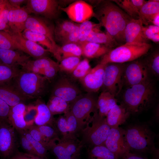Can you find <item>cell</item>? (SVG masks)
Wrapping results in <instances>:
<instances>
[{"label": "cell", "instance_id": "6da1fadb", "mask_svg": "<svg viewBox=\"0 0 159 159\" xmlns=\"http://www.w3.org/2000/svg\"><path fill=\"white\" fill-rule=\"evenodd\" d=\"M100 4L93 15L99 21V25L104 27L117 44L125 42V29L132 18L111 1Z\"/></svg>", "mask_w": 159, "mask_h": 159}, {"label": "cell", "instance_id": "7a4b0ae2", "mask_svg": "<svg viewBox=\"0 0 159 159\" xmlns=\"http://www.w3.org/2000/svg\"><path fill=\"white\" fill-rule=\"evenodd\" d=\"M156 98L155 86L153 81L148 80L125 88L121 103L130 114H139L151 108Z\"/></svg>", "mask_w": 159, "mask_h": 159}, {"label": "cell", "instance_id": "3957f363", "mask_svg": "<svg viewBox=\"0 0 159 159\" xmlns=\"http://www.w3.org/2000/svg\"><path fill=\"white\" fill-rule=\"evenodd\" d=\"M125 130L130 152L142 155L150 153L153 155V159H159L158 151L154 143L155 134L148 125H132Z\"/></svg>", "mask_w": 159, "mask_h": 159}, {"label": "cell", "instance_id": "277c9868", "mask_svg": "<svg viewBox=\"0 0 159 159\" xmlns=\"http://www.w3.org/2000/svg\"><path fill=\"white\" fill-rule=\"evenodd\" d=\"M110 128L106 117L100 115L98 111L95 112L80 132L82 144L88 148L104 145Z\"/></svg>", "mask_w": 159, "mask_h": 159}, {"label": "cell", "instance_id": "5b68a950", "mask_svg": "<svg viewBox=\"0 0 159 159\" xmlns=\"http://www.w3.org/2000/svg\"><path fill=\"white\" fill-rule=\"evenodd\" d=\"M151 47L149 43H125L112 49L102 57L100 63H124L138 59L146 54Z\"/></svg>", "mask_w": 159, "mask_h": 159}, {"label": "cell", "instance_id": "8992f818", "mask_svg": "<svg viewBox=\"0 0 159 159\" xmlns=\"http://www.w3.org/2000/svg\"><path fill=\"white\" fill-rule=\"evenodd\" d=\"M14 79V85L29 99L39 97L43 94L48 80L42 75L23 70Z\"/></svg>", "mask_w": 159, "mask_h": 159}, {"label": "cell", "instance_id": "52a82bcc", "mask_svg": "<svg viewBox=\"0 0 159 159\" xmlns=\"http://www.w3.org/2000/svg\"><path fill=\"white\" fill-rule=\"evenodd\" d=\"M93 93L81 94L69 104L70 111L77 121L80 132L91 117V114L98 111L97 98Z\"/></svg>", "mask_w": 159, "mask_h": 159}, {"label": "cell", "instance_id": "ba28073f", "mask_svg": "<svg viewBox=\"0 0 159 159\" xmlns=\"http://www.w3.org/2000/svg\"><path fill=\"white\" fill-rule=\"evenodd\" d=\"M77 137L60 138L50 141L47 146L57 159H79L83 147Z\"/></svg>", "mask_w": 159, "mask_h": 159}, {"label": "cell", "instance_id": "9c48e42d", "mask_svg": "<svg viewBox=\"0 0 159 159\" xmlns=\"http://www.w3.org/2000/svg\"><path fill=\"white\" fill-rule=\"evenodd\" d=\"M125 64H106L101 87L102 91L108 92L115 97L120 93L123 87L122 77Z\"/></svg>", "mask_w": 159, "mask_h": 159}, {"label": "cell", "instance_id": "30bf717a", "mask_svg": "<svg viewBox=\"0 0 159 159\" xmlns=\"http://www.w3.org/2000/svg\"><path fill=\"white\" fill-rule=\"evenodd\" d=\"M150 74L143 60L136 59L125 63L122 77L123 87L126 88L150 79Z\"/></svg>", "mask_w": 159, "mask_h": 159}, {"label": "cell", "instance_id": "8fae6325", "mask_svg": "<svg viewBox=\"0 0 159 159\" xmlns=\"http://www.w3.org/2000/svg\"><path fill=\"white\" fill-rule=\"evenodd\" d=\"M16 130L8 121L0 122V156L9 159L16 152Z\"/></svg>", "mask_w": 159, "mask_h": 159}, {"label": "cell", "instance_id": "7c38bea8", "mask_svg": "<svg viewBox=\"0 0 159 159\" xmlns=\"http://www.w3.org/2000/svg\"><path fill=\"white\" fill-rule=\"evenodd\" d=\"M104 145L119 159L130 152L126 138L125 129L119 127L110 128Z\"/></svg>", "mask_w": 159, "mask_h": 159}, {"label": "cell", "instance_id": "4fadbf2b", "mask_svg": "<svg viewBox=\"0 0 159 159\" xmlns=\"http://www.w3.org/2000/svg\"><path fill=\"white\" fill-rule=\"evenodd\" d=\"M26 3L25 7L29 13L49 19L57 17L60 10L58 2L55 0H27Z\"/></svg>", "mask_w": 159, "mask_h": 159}, {"label": "cell", "instance_id": "5bb4252c", "mask_svg": "<svg viewBox=\"0 0 159 159\" xmlns=\"http://www.w3.org/2000/svg\"><path fill=\"white\" fill-rule=\"evenodd\" d=\"M16 44L18 50L22 51L36 59L47 57L49 52L41 45L24 38L21 33L8 31Z\"/></svg>", "mask_w": 159, "mask_h": 159}, {"label": "cell", "instance_id": "9a60e30c", "mask_svg": "<svg viewBox=\"0 0 159 159\" xmlns=\"http://www.w3.org/2000/svg\"><path fill=\"white\" fill-rule=\"evenodd\" d=\"M59 9L65 13L72 21L80 23L88 20L94 13L92 7L82 0L74 1L65 7H60Z\"/></svg>", "mask_w": 159, "mask_h": 159}, {"label": "cell", "instance_id": "2e32d148", "mask_svg": "<svg viewBox=\"0 0 159 159\" xmlns=\"http://www.w3.org/2000/svg\"><path fill=\"white\" fill-rule=\"evenodd\" d=\"M54 125L62 138L77 137L80 132L77 121L70 110L55 120Z\"/></svg>", "mask_w": 159, "mask_h": 159}, {"label": "cell", "instance_id": "e0dca14e", "mask_svg": "<svg viewBox=\"0 0 159 159\" xmlns=\"http://www.w3.org/2000/svg\"><path fill=\"white\" fill-rule=\"evenodd\" d=\"M82 94L80 89L65 78L59 79L54 85L52 96H57L69 104Z\"/></svg>", "mask_w": 159, "mask_h": 159}, {"label": "cell", "instance_id": "ac0fdd59", "mask_svg": "<svg viewBox=\"0 0 159 159\" xmlns=\"http://www.w3.org/2000/svg\"><path fill=\"white\" fill-rule=\"evenodd\" d=\"M106 64L100 63L93 68L83 78L80 80L87 92L95 93L101 87Z\"/></svg>", "mask_w": 159, "mask_h": 159}, {"label": "cell", "instance_id": "d6986e66", "mask_svg": "<svg viewBox=\"0 0 159 159\" xmlns=\"http://www.w3.org/2000/svg\"><path fill=\"white\" fill-rule=\"evenodd\" d=\"M25 28V29L45 36L55 46L60 47L55 42L53 27L44 19L29 16L26 22Z\"/></svg>", "mask_w": 159, "mask_h": 159}, {"label": "cell", "instance_id": "ffe728a7", "mask_svg": "<svg viewBox=\"0 0 159 159\" xmlns=\"http://www.w3.org/2000/svg\"><path fill=\"white\" fill-rule=\"evenodd\" d=\"M29 14L25 7L15 8L11 7L7 16L8 26L11 30L9 31L21 33L25 29V23Z\"/></svg>", "mask_w": 159, "mask_h": 159}, {"label": "cell", "instance_id": "44dd1931", "mask_svg": "<svg viewBox=\"0 0 159 159\" xmlns=\"http://www.w3.org/2000/svg\"><path fill=\"white\" fill-rule=\"evenodd\" d=\"M143 24L140 19H132L127 24L125 30V43H148L143 32Z\"/></svg>", "mask_w": 159, "mask_h": 159}, {"label": "cell", "instance_id": "7402d4cb", "mask_svg": "<svg viewBox=\"0 0 159 159\" xmlns=\"http://www.w3.org/2000/svg\"><path fill=\"white\" fill-rule=\"evenodd\" d=\"M10 82L0 85V99L10 107L20 103H24L29 99L20 92Z\"/></svg>", "mask_w": 159, "mask_h": 159}, {"label": "cell", "instance_id": "603a6c76", "mask_svg": "<svg viewBox=\"0 0 159 159\" xmlns=\"http://www.w3.org/2000/svg\"><path fill=\"white\" fill-rule=\"evenodd\" d=\"M21 34L25 38L46 47L49 52L53 54L58 63L61 60L62 56L60 52V47H57L55 46L45 36L26 29Z\"/></svg>", "mask_w": 159, "mask_h": 159}, {"label": "cell", "instance_id": "cb8c5ba5", "mask_svg": "<svg viewBox=\"0 0 159 159\" xmlns=\"http://www.w3.org/2000/svg\"><path fill=\"white\" fill-rule=\"evenodd\" d=\"M26 107L27 106L23 103L11 107L8 120L17 131L27 129L28 127L24 117Z\"/></svg>", "mask_w": 159, "mask_h": 159}, {"label": "cell", "instance_id": "d4e9b609", "mask_svg": "<svg viewBox=\"0 0 159 159\" xmlns=\"http://www.w3.org/2000/svg\"><path fill=\"white\" fill-rule=\"evenodd\" d=\"M121 104L114 105L106 117L107 123L110 128L119 127L124 123L130 115Z\"/></svg>", "mask_w": 159, "mask_h": 159}, {"label": "cell", "instance_id": "484cf974", "mask_svg": "<svg viewBox=\"0 0 159 159\" xmlns=\"http://www.w3.org/2000/svg\"><path fill=\"white\" fill-rule=\"evenodd\" d=\"M30 60V56L16 50L0 48V62L4 64L21 67Z\"/></svg>", "mask_w": 159, "mask_h": 159}, {"label": "cell", "instance_id": "4316f807", "mask_svg": "<svg viewBox=\"0 0 159 159\" xmlns=\"http://www.w3.org/2000/svg\"><path fill=\"white\" fill-rule=\"evenodd\" d=\"M80 46L82 49V55L89 58L103 56L112 49L105 45L87 41Z\"/></svg>", "mask_w": 159, "mask_h": 159}, {"label": "cell", "instance_id": "83f0119b", "mask_svg": "<svg viewBox=\"0 0 159 159\" xmlns=\"http://www.w3.org/2000/svg\"><path fill=\"white\" fill-rule=\"evenodd\" d=\"M121 9L132 19H138L139 11L143 5L146 1L144 0H113Z\"/></svg>", "mask_w": 159, "mask_h": 159}, {"label": "cell", "instance_id": "f1b7e54d", "mask_svg": "<svg viewBox=\"0 0 159 159\" xmlns=\"http://www.w3.org/2000/svg\"><path fill=\"white\" fill-rule=\"evenodd\" d=\"M37 110V115L35 118L34 124L37 126L46 124H54L55 119L47 104L39 100L35 105Z\"/></svg>", "mask_w": 159, "mask_h": 159}, {"label": "cell", "instance_id": "f546056e", "mask_svg": "<svg viewBox=\"0 0 159 159\" xmlns=\"http://www.w3.org/2000/svg\"><path fill=\"white\" fill-rule=\"evenodd\" d=\"M97 103L99 115L106 117L111 108L117 104V100L110 92L102 91L97 98Z\"/></svg>", "mask_w": 159, "mask_h": 159}, {"label": "cell", "instance_id": "4dcf8cb0", "mask_svg": "<svg viewBox=\"0 0 159 159\" xmlns=\"http://www.w3.org/2000/svg\"><path fill=\"white\" fill-rule=\"evenodd\" d=\"M98 27L93 30L88 36L86 41L105 45L110 48L117 44L115 40L107 32H101Z\"/></svg>", "mask_w": 159, "mask_h": 159}, {"label": "cell", "instance_id": "1f68e13d", "mask_svg": "<svg viewBox=\"0 0 159 159\" xmlns=\"http://www.w3.org/2000/svg\"><path fill=\"white\" fill-rule=\"evenodd\" d=\"M159 13V1L157 0L146 1L139 11V18L143 24L148 25L151 18Z\"/></svg>", "mask_w": 159, "mask_h": 159}, {"label": "cell", "instance_id": "d6a6232c", "mask_svg": "<svg viewBox=\"0 0 159 159\" xmlns=\"http://www.w3.org/2000/svg\"><path fill=\"white\" fill-rule=\"evenodd\" d=\"M47 105L53 116L64 114L70 110L69 103L57 96H51Z\"/></svg>", "mask_w": 159, "mask_h": 159}, {"label": "cell", "instance_id": "836d02e7", "mask_svg": "<svg viewBox=\"0 0 159 159\" xmlns=\"http://www.w3.org/2000/svg\"><path fill=\"white\" fill-rule=\"evenodd\" d=\"M87 152L88 159H120L104 145L88 148Z\"/></svg>", "mask_w": 159, "mask_h": 159}, {"label": "cell", "instance_id": "e575fe53", "mask_svg": "<svg viewBox=\"0 0 159 159\" xmlns=\"http://www.w3.org/2000/svg\"><path fill=\"white\" fill-rule=\"evenodd\" d=\"M21 71L17 66L8 65L0 62V85L11 82Z\"/></svg>", "mask_w": 159, "mask_h": 159}, {"label": "cell", "instance_id": "d590c367", "mask_svg": "<svg viewBox=\"0 0 159 159\" xmlns=\"http://www.w3.org/2000/svg\"><path fill=\"white\" fill-rule=\"evenodd\" d=\"M78 24L72 21H64L58 24L54 30L55 39L60 41L61 40L72 31Z\"/></svg>", "mask_w": 159, "mask_h": 159}, {"label": "cell", "instance_id": "8d00e7d4", "mask_svg": "<svg viewBox=\"0 0 159 159\" xmlns=\"http://www.w3.org/2000/svg\"><path fill=\"white\" fill-rule=\"evenodd\" d=\"M143 61L150 74L158 77L159 74V53L158 51L152 53Z\"/></svg>", "mask_w": 159, "mask_h": 159}, {"label": "cell", "instance_id": "74e56055", "mask_svg": "<svg viewBox=\"0 0 159 159\" xmlns=\"http://www.w3.org/2000/svg\"><path fill=\"white\" fill-rule=\"evenodd\" d=\"M17 132H20L22 133L30 142L37 155L43 159H48L47 155L48 150L47 147L34 139L27 129Z\"/></svg>", "mask_w": 159, "mask_h": 159}, {"label": "cell", "instance_id": "f35d334b", "mask_svg": "<svg viewBox=\"0 0 159 159\" xmlns=\"http://www.w3.org/2000/svg\"><path fill=\"white\" fill-rule=\"evenodd\" d=\"M60 52L62 59L71 57H80L82 55L80 46L75 43H69L63 45L60 47Z\"/></svg>", "mask_w": 159, "mask_h": 159}, {"label": "cell", "instance_id": "ab89813d", "mask_svg": "<svg viewBox=\"0 0 159 159\" xmlns=\"http://www.w3.org/2000/svg\"><path fill=\"white\" fill-rule=\"evenodd\" d=\"M37 126L42 135L48 143L50 141L60 138V134L54 124Z\"/></svg>", "mask_w": 159, "mask_h": 159}, {"label": "cell", "instance_id": "60d3db41", "mask_svg": "<svg viewBox=\"0 0 159 159\" xmlns=\"http://www.w3.org/2000/svg\"><path fill=\"white\" fill-rule=\"evenodd\" d=\"M98 24H94L88 20L79 25V45L80 46L86 41L89 34L93 30L98 27L97 26Z\"/></svg>", "mask_w": 159, "mask_h": 159}, {"label": "cell", "instance_id": "b9f144b4", "mask_svg": "<svg viewBox=\"0 0 159 159\" xmlns=\"http://www.w3.org/2000/svg\"><path fill=\"white\" fill-rule=\"evenodd\" d=\"M80 61V57H71L63 59L59 64V69L72 73Z\"/></svg>", "mask_w": 159, "mask_h": 159}, {"label": "cell", "instance_id": "7bdbcfd3", "mask_svg": "<svg viewBox=\"0 0 159 159\" xmlns=\"http://www.w3.org/2000/svg\"><path fill=\"white\" fill-rule=\"evenodd\" d=\"M0 48L18 50L11 35L8 30L0 31Z\"/></svg>", "mask_w": 159, "mask_h": 159}, {"label": "cell", "instance_id": "ee69618b", "mask_svg": "<svg viewBox=\"0 0 159 159\" xmlns=\"http://www.w3.org/2000/svg\"><path fill=\"white\" fill-rule=\"evenodd\" d=\"M91 69L89 61L85 58L80 62L72 73L75 78L80 80L84 77Z\"/></svg>", "mask_w": 159, "mask_h": 159}, {"label": "cell", "instance_id": "f6af8a7d", "mask_svg": "<svg viewBox=\"0 0 159 159\" xmlns=\"http://www.w3.org/2000/svg\"><path fill=\"white\" fill-rule=\"evenodd\" d=\"M29 62L33 65L43 70L49 67L58 63V62H55L47 57L34 60H30Z\"/></svg>", "mask_w": 159, "mask_h": 159}, {"label": "cell", "instance_id": "bcb514c9", "mask_svg": "<svg viewBox=\"0 0 159 159\" xmlns=\"http://www.w3.org/2000/svg\"><path fill=\"white\" fill-rule=\"evenodd\" d=\"M37 113L35 105L27 106L24 117L26 124L28 127L34 124V120Z\"/></svg>", "mask_w": 159, "mask_h": 159}, {"label": "cell", "instance_id": "7dc6e473", "mask_svg": "<svg viewBox=\"0 0 159 159\" xmlns=\"http://www.w3.org/2000/svg\"><path fill=\"white\" fill-rule=\"evenodd\" d=\"M27 130L34 139L42 143L47 148L48 143L42 135L37 125L34 124L29 127Z\"/></svg>", "mask_w": 159, "mask_h": 159}, {"label": "cell", "instance_id": "c3c4849f", "mask_svg": "<svg viewBox=\"0 0 159 159\" xmlns=\"http://www.w3.org/2000/svg\"><path fill=\"white\" fill-rule=\"evenodd\" d=\"M79 26L76 27L60 41L63 45L69 43H75L78 44Z\"/></svg>", "mask_w": 159, "mask_h": 159}, {"label": "cell", "instance_id": "681fc988", "mask_svg": "<svg viewBox=\"0 0 159 159\" xmlns=\"http://www.w3.org/2000/svg\"><path fill=\"white\" fill-rule=\"evenodd\" d=\"M17 132L19 135L20 143L22 148L26 153L37 155L30 142L22 133Z\"/></svg>", "mask_w": 159, "mask_h": 159}, {"label": "cell", "instance_id": "f907efd6", "mask_svg": "<svg viewBox=\"0 0 159 159\" xmlns=\"http://www.w3.org/2000/svg\"><path fill=\"white\" fill-rule=\"evenodd\" d=\"M11 107L0 99V122L8 121Z\"/></svg>", "mask_w": 159, "mask_h": 159}, {"label": "cell", "instance_id": "816d5d0a", "mask_svg": "<svg viewBox=\"0 0 159 159\" xmlns=\"http://www.w3.org/2000/svg\"><path fill=\"white\" fill-rule=\"evenodd\" d=\"M59 64L52 65L45 69L43 70V75L48 79H51L55 76L59 70Z\"/></svg>", "mask_w": 159, "mask_h": 159}, {"label": "cell", "instance_id": "f5cc1de1", "mask_svg": "<svg viewBox=\"0 0 159 159\" xmlns=\"http://www.w3.org/2000/svg\"><path fill=\"white\" fill-rule=\"evenodd\" d=\"M9 159H43L37 155L16 151Z\"/></svg>", "mask_w": 159, "mask_h": 159}, {"label": "cell", "instance_id": "db71d44e", "mask_svg": "<svg viewBox=\"0 0 159 159\" xmlns=\"http://www.w3.org/2000/svg\"><path fill=\"white\" fill-rule=\"evenodd\" d=\"M121 159H150L144 155H142L131 152L125 154Z\"/></svg>", "mask_w": 159, "mask_h": 159}, {"label": "cell", "instance_id": "11a10c76", "mask_svg": "<svg viewBox=\"0 0 159 159\" xmlns=\"http://www.w3.org/2000/svg\"><path fill=\"white\" fill-rule=\"evenodd\" d=\"M12 8H18L21 7V6L23 4L27 2L26 0H8Z\"/></svg>", "mask_w": 159, "mask_h": 159}, {"label": "cell", "instance_id": "9f6ffc18", "mask_svg": "<svg viewBox=\"0 0 159 159\" xmlns=\"http://www.w3.org/2000/svg\"><path fill=\"white\" fill-rule=\"evenodd\" d=\"M143 32L145 37L147 39H149L151 40L155 34L147 27H144V26L143 28Z\"/></svg>", "mask_w": 159, "mask_h": 159}, {"label": "cell", "instance_id": "6f0895ef", "mask_svg": "<svg viewBox=\"0 0 159 159\" xmlns=\"http://www.w3.org/2000/svg\"><path fill=\"white\" fill-rule=\"evenodd\" d=\"M149 23H151L153 25L159 27V13L154 15L150 19Z\"/></svg>", "mask_w": 159, "mask_h": 159}, {"label": "cell", "instance_id": "680465c9", "mask_svg": "<svg viewBox=\"0 0 159 159\" xmlns=\"http://www.w3.org/2000/svg\"><path fill=\"white\" fill-rule=\"evenodd\" d=\"M147 27L154 34L159 33V27L158 26L153 25H150L148 26Z\"/></svg>", "mask_w": 159, "mask_h": 159}, {"label": "cell", "instance_id": "91938a15", "mask_svg": "<svg viewBox=\"0 0 159 159\" xmlns=\"http://www.w3.org/2000/svg\"><path fill=\"white\" fill-rule=\"evenodd\" d=\"M151 40L155 42H158L159 41V33L155 34Z\"/></svg>", "mask_w": 159, "mask_h": 159}]
</instances>
